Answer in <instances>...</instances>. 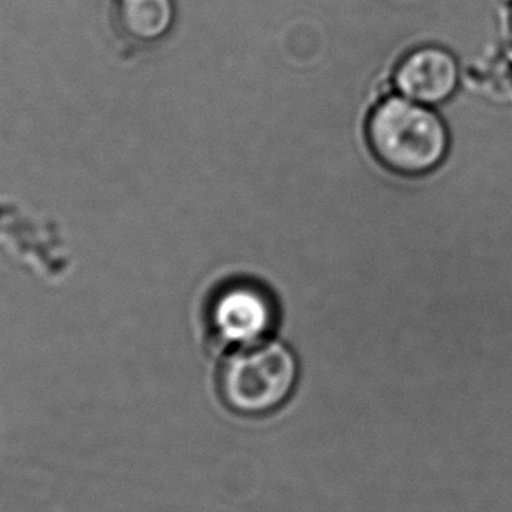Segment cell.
<instances>
[{
	"instance_id": "6da1fadb",
	"label": "cell",
	"mask_w": 512,
	"mask_h": 512,
	"mask_svg": "<svg viewBox=\"0 0 512 512\" xmlns=\"http://www.w3.org/2000/svg\"><path fill=\"white\" fill-rule=\"evenodd\" d=\"M365 143L384 171L397 178L418 179L441 171L453 150L448 121L435 107L388 95L370 109Z\"/></svg>"
},
{
	"instance_id": "7a4b0ae2",
	"label": "cell",
	"mask_w": 512,
	"mask_h": 512,
	"mask_svg": "<svg viewBox=\"0 0 512 512\" xmlns=\"http://www.w3.org/2000/svg\"><path fill=\"white\" fill-rule=\"evenodd\" d=\"M299 362L279 341L253 342L225 358L218 372L221 400L242 416H264L292 397Z\"/></svg>"
},
{
	"instance_id": "3957f363",
	"label": "cell",
	"mask_w": 512,
	"mask_h": 512,
	"mask_svg": "<svg viewBox=\"0 0 512 512\" xmlns=\"http://www.w3.org/2000/svg\"><path fill=\"white\" fill-rule=\"evenodd\" d=\"M462 83V67L455 51L441 44H423L407 51L393 71L399 95L425 106L444 107L455 99Z\"/></svg>"
},
{
	"instance_id": "277c9868",
	"label": "cell",
	"mask_w": 512,
	"mask_h": 512,
	"mask_svg": "<svg viewBox=\"0 0 512 512\" xmlns=\"http://www.w3.org/2000/svg\"><path fill=\"white\" fill-rule=\"evenodd\" d=\"M274 309L269 293L253 283H234L221 290L211 306V323L223 341L242 346L258 342L271 328Z\"/></svg>"
},
{
	"instance_id": "5b68a950",
	"label": "cell",
	"mask_w": 512,
	"mask_h": 512,
	"mask_svg": "<svg viewBox=\"0 0 512 512\" xmlns=\"http://www.w3.org/2000/svg\"><path fill=\"white\" fill-rule=\"evenodd\" d=\"M176 18L172 0H116L114 27L125 43L146 48L172 30Z\"/></svg>"
}]
</instances>
